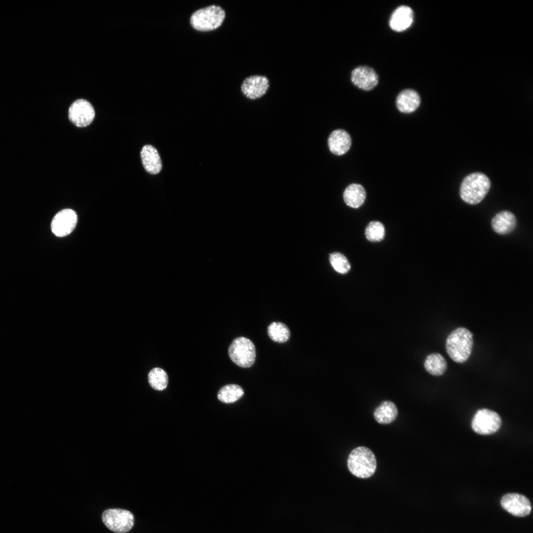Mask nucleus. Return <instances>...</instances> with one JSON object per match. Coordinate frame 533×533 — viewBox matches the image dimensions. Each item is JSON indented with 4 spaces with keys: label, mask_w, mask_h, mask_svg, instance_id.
Returning a JSON list of instances; mask_svg holds the SVG:
<instances>
[{
    "label": "nucleus",
    "mask_w": 533,
    "mask_h": 533,
    "mask_svg": "<svg viewBox=\"0 0 533 533\" xmlns=\"http://www.w3.org/2000/svg\"><path fill=\"white\" fill-rule=\"evenodd\" d=\"M473 346V334L465 327H458L448 336L446 349L455 362L463 363L470 357Z\"/></svg>",
    "instance_id": "nucleus-1"
},
{
    "label": "nucleus",
    "mask_w": 533,
    "mask_h": 533,
    "mask_svg": "<svg viewBox=\"0 0 533 533\" xmlns=\"http://www.w3.org/2000/svg\"><path fill=\"white\" fill-rule=\"evenodd\" d=\"M491 182L489 178L481 172L471 173L464 178L460 187L461 199L469 204L480 202L489 191Z\"/></svg>",
    "instance_id": "nucleus-2"
},
{
    "label": "nucleus",
    "mask_w": 533,
    "mask_h": 533,
    "mask_svg": "<svg viewBox=\"0 0 533 533\" xmlns=\"http://www.w3.org/2000/svg\"><path fill=\"white\" fill-rule=\"evenodd\" d=\"M347 467L351 474L361 478L372 476L377 468V461L373 452L368 448L360 446L350 453Z\"/></svg>",
    "instance_id": "nucleus-3"
},
{
    "label": "nucleus",
    "mask_w": 533,
    "mask_h": 533,
    "mask_svg": "<svg viewBox=\"0 0 533 533\" xmlns=\"http://www.w3.org/2000/svg\"><path fill=\"white\" fill-rule=\"evenodd\" d=\"M225 15V11L222 8L212 5L194 12L190 18V23L197 31H212L222 25Z\"/></svg>",
    "instance_id": "nucleus-4"
},
{
    "label": "nucleus",
    "mask_w": 533,
    "mask_h": 533,
    "mask_svg": "<svg viewBox=\"0 0 533 533\" xmlns=\"http://www.w3.org/2000/svg\"><path fill=\"white\" fill-rule=\"evenodd\" d=\"M228 353L230 359L237 366L248 368L253 365L256 359V349L253 342L243 337L235 339L230 344Z\"/></svg>",
    "instance_id": "nucleus-5"
},
{
    "label": "nucleus",
    "mask_w": 533,
    "mask_h": 533,
    "mask_svg": "<svg viewBox=\"0 0 533 533\" xmlns=\"http://www.w3.org/2000/svg\"><path fill=\"white\" fill-rule=\"evenodd\" d=\"M105 525L111 531L116 533H125L133 527L134 518L129 511L118 509H108L102 515Z\"/></svg>",
    "instance_id": "nucleus-6"
},
{
    "label": "nucleus",
    "mask_w": 533,
    "mask_h": 533,
    "mask_svg": "<svg viewBox=\"0 0 533 533\" xmlns=\"http://www.w3.org/2000/svg\"><path fill=\"white\" fill-rule=\"evenodd\" d=\"M501 424V419L499 415L487 409L477 411L471 422L473 430L481 435H490L496 432Z\"/></svg>",
    "instance_id": "nucleus-7"
},
{
    "label": "nucleus",
    "mask_w": 533,
    "mask_h": 533,
    "mask_svg": "<svg viewBox=\"0 0 533 533\" xmlns=\"http://www.w3.org/2000/svg\"><path fill=\"white\" fill-rule=\"evenodd\" d=\"M70 120L79 127L89 125L95 117V111L91 104L86 100L79 99L70 106L68 111Z\"/></svg>",
    "instance_id": "nucleus-8"
},
{
    "label": "nucleus",
    "mask_w": 533,
    "mask_h": 533,
    "mask_svg": "<svg viewBox=\"0 0 533 533\" xmlns=\"http://www.w3.org/2000/svg\"><path fill=\"white\" fill-rule=\"evenodd\" d=\"M77 220V215L74 210L71 209H63L53 218L51 224V230L57 236H65L74 229Z\"/></svg>",
    "instance_id": "nucleus-9"
},
{
    "label": "nucleus",
    "mask_w": 533,
    "mask_h": 533,
    "mask_svg": "<svg viewBox=\"0 0 533 533\" xmlns=\"http://www.w3.org/2000/svg\"><path fill=\"white\" fill-rule=\"evenodd\" d=\"M501 504L505 510L517 517L529 515L532 509L529 500L525 496L517 493H509L503 495Z\"/></svg>",
    "instance_id": "nucleus-10"
},
{
    "label": "nucleus",
    "mask_w": 533,
    "mask_h": 533,
    "mask_svg": "<svg viewBox=\"0 0 533 533\" xmlns=\"http://www.w3.org/2000/svg\"><path fill=\"white\" fill-rule=\"evenodd\" d=\"M269 86L268 79L264 76L253 75L243 81L241 91L247 98L255 100L263 96Z\"/></svg>",
    "instance_id": "nucleus-11"
},
{
    "label": "nucleus",
    "mask_w": 533,
    "mask_h": 533,
    "mask_svg": "<svg viewBox=\"0 0 533 533\" xmlns=\"http://www.w3.org/2000/svg\"><path fill=\"white\" fill-rule=\"evenodd\" d=\"M379 78L375 71L367 66H360L351 72L352 83L360 89L369 91L378 83Z\"/></svg>",
    "instance_id": "nucleus-12"
},
{
    "label": "nucleus",
    "mask_w": 533,
    "mask_h": 533,
    "mask_svg": "<svg viewBox=\"0 0 533 533\" xmlns=\"http://www.w3.org/2000/svg\"><path fill=\"white\" fill-rule=\"evenodd\" d=\"M414 18L412 9L406 5H401L392 13L389 24L390 28L396 32H403L412 25Z\"/></svg>",
    "instance_id": "nucleus-13"
},
{
    "label": "nucleus",
    "mask_w": 533,
    "mask_h": 533,
    "mask_svg": "<svg viewBox=\"0 0 533 533\" xmlns=\"http://www.w3.org/2000/svg\"><path fill=\"white\" fill-rule=\"evenodd\" d=\"M328 144L331 152L337 155H341L349 150L351 139L347 132L342 129H337L330 135Z\"/></svg>",
    "instance_id": "nucleus-14"
},
{
    "label": "nucleus",
    "mask_w": 533,
    "mask_h": 533,
    "mask_svg": "<svg viewBox=\"0 0 533 533\" xmlns=\"http://www.w3.org/2000/svg\"><path fill=\"white\" fill-rule=\"evenodd\" d=\"M143 165L149 173L158 174L161 170L162 162L157 150L152 146L147 145L143 147L141 153Z\"/></svg>",
    "instance_id": "nucleus-15"
},
{
    "label": "nucleus",
    "mask_w": 533,
    "mask_h": 533,
    "mask_svg": "<svg viewBox=\"0 0 533 533\" xmlns=\"http://www.w3.org/2000/svg\"><path fill=\"white\" fill-rule=\"evenodd\" d=\"M420 99L418 93L412 89H405L397 96L396 105L397 109L403 113H411L419 107Z\"/></svg>",
    "instance_id": "nucleus-16"
},
{
    "label": "nucleus",
    "mask_w": 533,
    "mask_h": 533,
    "mask_svg": "<svg viewBox=\"0 0 533 533\" xmlns=\"http://www.w3.org/2000/svg\"><path fill=\"white\" fill-rule=\"evenodd\" d=\"M516 225L515 215L509 211H503L497 213L492 219V226L495 232L506 234L512 232Z\"/></svg>",
    "instance_id": "nucleus-17"
},
{
    "label": "nucleus",
    "mask_w": 533,
    "mask_h": 533,
    "mask_svg": "<svg viewBox=\"0 0 533 533\" xmlns=\"http://www.w3.org/2000/svg\"><path fill=\"white\" fill-rule=\"evenodd\" d=\"M343 197L347 205L357 208L363 204L366 198V191L361 185L352 184L345 189Z\"/></svg>",
    "instance_id": "nucleus-18"
},
{
    "label": "nucleus",
    "mask_w": 533,
    "mask_h": 533,
    "mask_svg": "<svg viewBox=\"0 0 533 533\" xmlns=\"http://www.w3.org/2000/svg\"><path fill=\"white\" fill-rule=\"evenodd\" d=\"M398 415V409L395 404L390 401L382 402L376 408L374 412L376 420L379 423L385 424L393 421Z\"/></svg>",
    "instance_id": "nucleus-19"
},
{
    "label": "nucleus",
    "mask_w": 533,
    "mask_h": 533,
    "mask_svg": "<svg viewBox=\"0 0 533 533\" xmlns=\"http://www.w3.org/2000/svg\"><path fill=\"white\" fill-rule=\"evenodd\" d=\"M424 367L426 371L433 376H441L446 371L447 362L445 358L439 353L428 355L425 359Z\"/></svg>",
    "instance_id": "nucleus-20"
},
{
    "label": "nucleus",
    "mask_w": 533,
    "mask_h": 533,
    "mask_svg": "<svg viewBox=\"0 0 533 533\" xmlns=\"http://www.w3.org/2000/svg\"><path fill=\"white\" fill-rule=\"evenodd\" d=\"M243 394V389L240 386L230 384L222 387L218 393L217 397L223 403H231L238 400Z\"/></svg>",
    "instance_id": "nucleus-21"
},
{
    "label": "nucleus",
    "mask_w": 533,
    "mask_h": 533,
    "mask_svg": "<svg viewBox=\"0 0 533 533\" xmlns=\"http://www.w3.org/2000/svg\"><path fill=\"white\" fill-rule=\"evenodd\" d=\"M148 381L151 386L156 390L165 389L168 382V377L162 369L156 367L152 369L148 374Z\"/></svg>",
    "instance_id": "nucleus-22"
},
{
    "label": "nucleus",
    "mask_w": 533,
    "mask_h": 533,
    "mask_svg": "<svg viewBox=\"0 0 533 533\" xmlns=\"http://www.w3.org/2000/svg\"><path fill=\"white\" fill-rule=\"evenodd\" d=\"M267 333L272 341L279 343L287 342L290 337L288 327L285 324L278 322H272L268 326Z\"/></svg>",
    "instance_id": "nucleus-23"
},
{
    "label": "nucleus",
    "mask_w": 533,
    "mask_h": 533,
    "mask_svg": "<svg viewBox=\"0 0 533 533\" xmlns=\"http://www.w3.org/2000/svg\"><path fill=\"white\" fill-rule=\"evenodd\" d=\"M365 235L366 238L371 242L381 241L384 237V227L379 221L370 222L365 228Z\"/></svg>",
    "instance_id": "nucleus-24"
},
{
    "label": "nucleus",
    "mask_w": 533,
    "mask_h": 533,
    "mask_svg": "<svg viewBox=\"0 0 533 533\" xmlns=\"http://www.w3.org/2000/svg\"><path fill=\"white\" fill-rule=\"evenodd\" d=\"M329 261L333 268L340 273L345 274L350 269L348 260L341 253L336 252L330 254Z\"/></svg>",
    "instance_id": "nucleus-25"
}]
</instances>
